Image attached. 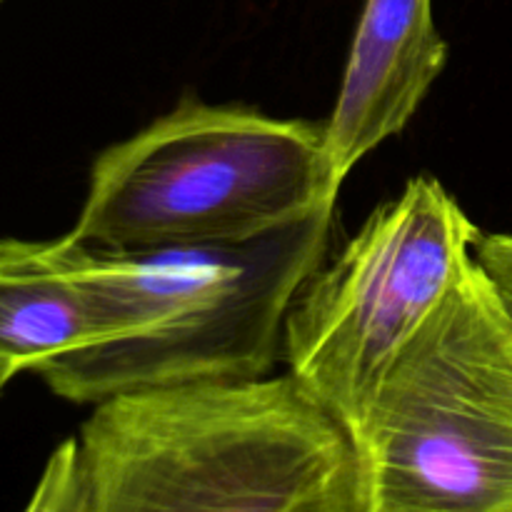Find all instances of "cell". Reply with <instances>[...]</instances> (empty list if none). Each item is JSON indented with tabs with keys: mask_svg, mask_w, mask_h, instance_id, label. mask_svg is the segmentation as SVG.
<instances>
[{
	"mask_svg": "<svg viewBox=\"0 0 512 512\" xmlns=\"http://www.w3.org/2000/svg\"><path fill=\"white\" fill-rule=\"evenodd\" d=\"M338 195L325 120L185 98L95 158L68 235L103 250L238 245L338 205Z\"/></svg>",
	"mask_w": 512,
	"mask_h": 512,
	"instance_id": "3",
	"label": "cell"
},
{
	"mask_svg": "<svg viewBox=\"0 0 512 512\" xmlns=\"http://www.w3.org/2000/svg\"><path fill=\"white\" fill-rule=\"evenodd\" d=\"M365 512H512V310L478 258L355 435Z\"/></svg>",
	"mask_w": 512,
	"mask_h": 512,
	"instance_id": "4",
	"label": "cell"
},
{
	"mask_svg": "<svg viewBox=\"0 0 512 512\" xmlns=\"http://www.w3.org/2000/svg\"><path fill=\"white\" fill-rule=\"evenodd\" d=\"M475 258L490 275V280L498 285L500 295L512 310V235L480 233L475 243Z\"/></svg>",
	"mask_w": 512,
	"mask_h": 512,
	"instance_id": "8",
	"label": "cell"
},
{
	"mask_svg": "<svg viewBox=\"0 0 512 512\" xmlns=\"http://www.w3.org/2000/svg\"><path fill=\"white\" fill-rule=\"evenodd\" d=\"M28 510L365 512L358 445L290 373L110 395Z\"/></svg>",
	"mask_w": 512,
	"mask_h": 512,
	"instance_id": "1",
	"label": "cell"
},
{
	"mask_svg": "<svg viewBox=\"0 0 512 512\" xmlns=\"http://www.w3.org/2000/svg\"><path fill=\"white\" fill-rule=\"evenodd\" d=\"M5 3V0H0V5H3Z\"/></svg>",
	"mask_w": 512,
	"mask_h": 512,
	"instance_id": "10",
	"label": "cell"
},
{
	"mask_svg": "<svg viewBox=\"0 0 512 512\" xmlns=\"http://www.w3.org/2000/svg\"><path fill=\"white\" fill-rule=\"evenodd\" d=\"M138 333L128 310L65 263L55 240H0V363L33 373Z\"/></svg>",
	"mask_w": 512,
	"mask_h": 512,
	"instance_id": "7",
	"label": "cell"
},
{
	"mask_svg": "<svg viewBox=\"0 0 512 512\" xmlns=\"http://www.w3.org/2000/svg\"><path fill=\"white\" fill-rule=\"evenodd\" d=\"M335 205L238 245L103 250L68 233L60 255L138 323L135 338L78 350L33 370L78 405L190 380L258 378L283 358L288 310L328 258Z\"/></svg>",
	"mask_w": 512,
	"mask_h": 512,
	"instance_id": "2",
	"label": "cell"
},
{
	"mask_svg": "<svg viewBox=\"0 0 512 512\" xmlns=\"http://www.w3.org/2000/svg\"><path fill=\"white\" fill-rule=\"evenodd\" d=\"M480 233L438 178L415 175L298 290L283 360L353 440L393 365L475 260Z\"/></svg>",
	"mask_w": 512,
	"mask_h": 512,
	"instance_id": "5",
	"label": "cell"
},
{
	"mask_svg": "<svg viewBox=\"0 0 512 512\" xmlns=\"http://www.w3.org/2000/svg\"><path fill=\"white\" fill-rule=\"evenodd\" d=\"M448 63L433 0H365L343 83L325 120V165L338 188L380 143L403 133Z\"/></svg>",
	"mask_w": 512,
	"mask_h": 512,
	"instance_id": "6",
	"label": "cell"
},
{
	"mask_svg": "<svg viewBox=\"0 0 512 512\" xmlns=\"http://www.w3.org/2000/svg\"><path fill=\"white\" fill-rule=\"evenodd\" d=\"M15 375H18V373H15V370L10 368V365L0 363V393H3V390H5V385H8L10 380L15 378Z\"/></svg>",
	"mask_w": 512,
	"mask_h": 512,
	"instance_id": "9",
	"label": "cell"
}]
</instances>
